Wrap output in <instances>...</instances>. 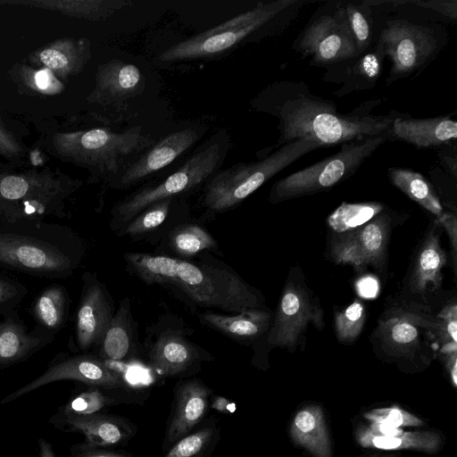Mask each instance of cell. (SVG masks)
Segmentation results:
<instances>
[{
    "label": "cell",
    "mask_w": 457,
    "mask_h": 457,
    "mask_svg": "<svg viewBox=\"0 0 457 457\" xmlns=\"http://www.w3.org/2000/svg\"><path fill=\"white\" fill-rule=\"evenodd\" d=\"M438 220L446 230L450 244L452 246V255L453 260L454 270H456V253H457V218L455 213L442 212L438 216Z\"/></svg>",
    "instance_id": "f907efd6"
},
{
    "label": "cell",
    "mask_w": 457,
    "mask_h": 457,
    "mask_svg": "<svg viewBox=\"0 0 457 457\" xmlns=\"http://www.w3.org/2000/svg\"><path fill=\"white\" fill-rule=\"evenodd\" d=\"M376 45L390 61L387 85L420 71L439 51L434 30L403 19L388 21Z\"/></svg>",
    "instance_id": "8fae6325"
},
{
    "label": "cell",
    "mask_w": 457,
    "mask_h": 457,
    "mask_svg": "<svg viewBox=\"0 0 457 457\" xmlns=\"http://www.w3.org/2000/svg\"><path fill=\"white\" fill-rule=\"evenodd\" d=\"M310 323L324 326L323 311L299 283L288 282L282 293L272 328L268 335L271 345L294 348Z\"/></svg>",
    "instance_id": "4fadbf2b"
},
{
    "label": "cell",
    "mask_w": 457,
    "mask_h": 457,
    "mask_svg": "<svg viewBox=\"0 0 457 457\" xmlns=\"http://www.w3.org/2000/svg\"><path fill=\"white\" fill-rule=\"evenodd\" d=\"M210 408L223 414H232L237 409L236 403L226 397L212 395Z\"/></svg>",
    "instance_id": "f5cc1de1"
},
{
    "label": "cell",
    "mask_w": 457,
    "mask_h": 457,
    "mask_svg": "<svg viewBox=\"0 0 457 457\" xmlns=\"http://www.w3.org/2000/svg\"><path fill=\"white\" fill-rule=\"evenodd\" d=\"M50 423L67 432L84 435V445L90 447H109L127 443L137 433V428L129 420L105 413L57 418L53 416Z\"/></svg>",
    "instance_id": "e0dca14e"
},
{
    "label": "cell",
    "mask_w": 457,
    "mask_h": 457,
    "mask_svg": "<svg viewBox=\"0 0 457 457\" xmlns=\"http://www.w3.org/2000/svg\"><path fill=\"white\" fill-rule=\"evenodd\" d=\"M173 392L171 410L162 445L163 452L203 422L213 395V391L196 378L179 380Z\"/></svg>",
    "instance_id": "5bb4252c"
},
{
    "label": "cell",
    "mask_w": 457,
    "mask_h": 457,
    "mask_svg": "<svg viewBox=\"0 0 457 457\" xmlns=\"http://www.w3.org/2000/svg\"><path fill=\"white\" fill-rule=\"evenodd\" d=\"M386 59L382 50L375 45L361 55L327 68L323 80L342 84L334 92L337 97L345 96L355 91H363L374 87L378 81Z\"/></svg>",
    "instance_id": "44dd1931"
},
{
    "label": "cell",
    "mask_w": 457,
    "mask_h": 457,
    "mask_svg": "<svg viewBox=\"0 0 457 457\" xmlns=\"http://www.w3.org/2000/svg\"><path fill=\"white\" fill-rule=\"evenodd\" d=\"M388 176L392 184L409 198L434 215H441L443 207L439 198L423 175L410 169L393 167L388 169Z\"/></svg>",
    "instance_id": "4dcf8cb0"
},
{
    "label": "cell",
    "mask_w": 457,
    "mask_h": 457,
    "mask_svg": "<svg viewBox=\"0 0 457 457\" xmlns=\"http://www.w3.org/2000/svg\"><path fill=\"white\" fill-rule=\"evenodd\" d=\"M69 457H134L123 452L106 450L103 447H90L84 444L73 445Z\"/></svg>",
    "instance_id": "681fc988"
},
{
    "label": "cell",
    "mask_w": 457,
    "mask_h": 457,
    "mask_svg": "<svg viewBox=\"0 0 457 457\" xmlns=\"http://www.w3.org/2000/svg\"><path fill=\"white\" fill-rule=\"evenodd\" d=\"M28 294V288L21 282L0 275V316L3 318L15 311Z\"/></svg>",
    "instance_id": "ee69618b"
},
{
    "label": "cell",
    "mask_w": 457,
    "mask_h": 457,
    "mask_svg": "<svg viewBox=\"0 0 457 457\" xmlns=\"http://www.w3.org/2000/svg\"><path fill=\"white\" fill-rule=\"evenodd\" d=\"M23 4L58 11L71 17L96 21L105 20L132 3L127 0H27L1 2V4Z\"/></svg>",
    "instance_id": "484cf974"
},
{
    "label": "cell",
    "mask_w": 457,
    "mask_h": 457,
    "mask_svg": "<svg viewBox=\"0 0 457 457\" xmlns=\"http://www.w3.org/2000/svg\"><path fill=\"white\" fill-rule=\"evenodd\" d=\"M380 332L386 344L395 351L407 353L418 346L419 330L409 315L387 320L381 324Z\"/></svg>",
    "instance_id": "f35d334b"
},
{
    "label": "cell",
    "mask_w": 457,
    "mask_h": 457,
    "mask_svg": "<svg viewBox=\"0 0 457 457\" xmlns=\"http://www.w3.org/2000/svg\"><path fill=\"white\" fill-rule=\"evenodd\" d=\"M446 262L438 237L431 233L426 239L417 258L411 278V288L415 292H425L428 287L437 288L442 281V269Z\"/></svg>",
    "instance_id": "f546056e"
},
{
    "label": "cell",
    "mask_w": 457,
    "mask_h": 457,
    "mask_svg": "<svg viewBox=\"0 0 457 457\" xmlns=\"http://www.w3.org/2000/svg\"><path fill=\"white\" fill-rule=\"evenodd\" d=\"M9 73L20 89L29 94L51 96L64 88L62 81L46 68L35 69L25 63H16Z\"/></svg>",
    "instance_id": "d590c367"
},
{
    "label": "cell",
    "mask_w": 457,
    "mask_h": 457,
    "mask_svg": "<svg viewBox=\"0 0 457 457\" xmlns=\"http://www.w3.org/2000/svg\"><path fill=\"white\" fill-rule=\"evenodd\" d=\"M62 380H74L105 389H125L127 387L126 381L120 373L112 369L106 361L99 357L87 354L73 356L59 354L50 361L40 376L11 393L0 403L4 404L15 401L39 387Z\"/></svg>",
    "instance_id": "7c38bea8"
},
{
    "label": "cell",
    "mask_w": 457,
    "mask_h": 457,
    "mask_svg": "<svg viewBox=\"0 0 457 457\" xmlns=\"http://www.w3.org/2000/svg\"><path fill=\"white\" fill-rule=\"evenodd\" d=\"M408 4L429 9L453 21L457 19L456 0H408Z\"/></svg>",
    "instance_id": "c3c4849f"
},
{
    "label": "cell",
    "mask_w": 457,
    "mask_h": 457,
    "mask_svg": "<svg viewBox=\"0 0 457 457\" xmlns=\"http://www.w3.org/2000/svg\"><path fill=\"white\" fill-rule=\"evenodd\" d=\"M109 390L89 386L88 388L73 394L54 416L62 418L101 413L108 407L133 400L127 396L111 395L107 393Z\"/></svg>",
    "instance_id": "d6a6232c"
},
{
    "label": "cell",
    "mask_w": 457,
    "mask_h": 457,
    "mask_svg": "<svg viewBox=\"0 0 457 457\" xmlns=\"http://www.w3.org/2000/svg\"><path fill=\"white\" fill-rule=\"evenodd\" d=\"M356 292L361 297L372 299L379 292V284L376 278L370 275L363 276L356 281Z\"/></svg>",
    "instance_id": "816d5d0a"
},
{
    "label": "cell",
    "mask_w": 457,
    "mask_h": 457,
    "mask_svg": "<svg viewBox=\"0 0 457 457\" xmlns=\"http://www.w3.org/2000/svg\"><path fill=\"white\" fill-rule=\"evenodd\" d=\"M204 326L212 328L235 340L246 341L258 337L270 325V314L260 309H249L237 314L205 312L199 314Z\"/></svg>",
    "instance_id": "d4e9b609"
},
{
    "label": "cell",
    "mask_w": 457,
    "mask_h": 457,
    "mask_svg": "<svg viewBox=\"0 0 457 457\" xmlns=\"http://www.w3.org/2000/svg\"><path fill=\"white\" fill-rule=\"evenodd\" d=\"M443 164L456 177V158L443 154L441 156Z\"/></svg>",
    "instance_id": "6f0895ef"
},
{
    "label": "cell",
    "mask_w": 457,
    "mask_h": 457,
    "mask_svg": "<svg viewBox=\"0 0 457 457\" xmlns=\"http://www.w3.org/2000/svg\"><path fill=\"white\" fill-rule=\"evenodd\" d=\"M205 357L198 348L175 332H164L153 344L148 354L149 365L164 377L187 374Z\"/></svg>",
    "instance_id": "7402d4cb"
},
{
    "label": "cell",
    "mask_w": 457,
    "mask_h": 457,
    "mask_svg": "<svg viewBox=\"0 0 457 457\" xmlns=\"http://www.w3.org/2000/svg\"><path fill=\"white\" fill-rule=\"evenodd\" d=\"M214 417L204 420L195 431L177 441L164 457H211L220 440V428Z\"/></svg>",
    "instance_id": "1f68e13d"
},
{
    "label": "cell",
    "mask_w": 457,
    "mask_h": 457,
    "mask_svg": "<svg viewBox=\"0 0 457 457\" xmlns=\"http://www.w3.org/2000/svg\"><path fill=\"white\" fill-rule=\"evenodd\" d=\"M85 245L71 228L46 220L0 219V267L49 278L73 274Z\"/></svg>",
    "instance_id": "7a4b0ae2"
},
{
    "label": "cell",
    "mask_w": 457,
    "mask_h": 457,
    "mask_svg": "<svg viewBox=\"0 0 457 457\" xmlns=\"http://www.w3.org/2000/svg\"><path fill=\"white\" fill-rule=\"evenodd\" d=\"M172 287L197 305L232 314L260 305L253 289L229 268L179 259Z\"/></svg>",
    "instance_id": "ba28073f"
},
{
    "label": "cell",
    "mask_w": 457,
    "mask_h": 457,
    "mask_svg": "<svg viewBox=\"0 0 457 457\" xmlns=\"http://www.w3.org/2000/svg\"><path fill=\"white\" fill-rule=\"evenodd\" d=\"M144 87L141 71L134 64L112 59L101 64L96 74L91 102L111 103L138 95Z\"/></svg>",
    "instance_id": "603a6c76"
},
{
    "label": "cell",
    "mask_w": 457,
    "mask_h": 457,
    "mask_svg": "<svg viewBox=\"0 0 457 457\" xmlns=\"http://www.w3.org/2000/svg\"><path fill=\"white\" fill-rule=\"evenodd\" d=\"M370 432L378 436H396L403 432L401 428H394L382 423H373L370 429Z\"/></svg>",
    "instance_id": "db71d44e"
},
{
    "label": "cell",
    "mask_w": 457,
    "mask_h": 457,
    "mask_svg": "<svg viewBox=\"0 0 457 457\" xmlns=\"http://www.w3.org/2000/svg\"><path fill=\"white\" fill-rule=\"evenodd\" d=\"M71 299L66 287L52 284L42 290L32 304V314L37 325L55 334L66 324Z\"/></svg>",
    "instance_id": "4316f807"
},
{
    "label": "cell",
    "mask_w": 457,
    "mask_h": 457,
    "mask_svg": "<svg viewBox=\"0 0 457 457\" xmlns=\"http://www.w3.org/2000/svg\"><path fill=\"white\" fill-rule=\"evenodd\" d=\"M331 253L337 263H348L355 269L366 266L355 229L339 233L332 241Z\"/></svg>",
    "instance_id": "7bdbcfd3"
},
{
    "label": "cell",
    "mask_w": 457,
    "mask_h": 457,
    "mask_svg": "<svg viewBox=\"0 0 457 457\" xmlns=\"http://www.w3.org/2000/svg\"><path fill=\"white\" fill-rule=\"evenodd\" d=\"M291 432L294 439L315 457H330L328 436L319 408L300 410L294 418Z\"/></svg>",
    "instance_id": "83f0119b"
},
{
    "label": "cell",
    "mask_w": 457,
    "mask_h": 457,
    "mask_svg": "<svg viewBox=\"0 0 457 457\" xmlns=\"http://www.w3.org/2000/svg\"><path fill=\"white\" fill-rule=\"evenodd\" d=\"M348 25L360 54L368 51L373 37L371 7L361 1L343 2Z\"/></svg>",
    "instance_id": "ab89813d"
},
{
    "label": "cell",
    "mask_w": 457,
    "mask_h": 457,
    "mask_svg": "<svg viewBox=\"0 0 457 457\" xmlns=\"http://www.w3.org/2000/svg\"><path fill=\"white\" fill-rule=\"evenodd\" d=\"M387 137L388 140H401L418 149L450 145L457 137V123L452 114L416 119L396 112Z\"/></svg>",
    "instance_id": "ac0fdd59"
},
{
    "label": "cell",
    "mask_w": 457,
    "mask_h": 457,
    "mask_svg": "<svg viewBox=\"0 0 457 457\" xmlns=\"http://www.w3.org/2000/svg\"><path fill=\"white\" fill-rule=\"evenodd\" d=\"M360 444L366 447L382 450L417 449L432 451L438 445L436 435L428 432H403L396 436H378L369 430L359 437Z\"/></svg>",
    "instance_id": "e575fe53"
},
{
    "label": "cell",
    "mask_w": 457,
    "mask_h": 457,
    "mask_svg": "<svg viewBox=\"0 0 457 457\" xmlns=\"http://www.w3.org/2000/svg\"><path fill=\"white\" fill-rule=\"evenodd\" d=\"M82 182L51 168H0V219L70 218L71 196Z\"/></svg>",
    "instance_id": "3957f363"
},
{
    "label": "cell",
    "mask_w": 457,
    "mask_h": 457,
    "mask_svg": "<svg viewBox=\"0 0 457 457\" xmlns=\"http://www.w3.org/2000/svg\"><path fill=\"white\" fill-rule=\"evenodd\" d=\"M387 136L368 137L341 145L339 151L275 182L270 200L278 203L328 190L352 177L386 141Z\"/></svg>",
    "instance_id": "52a82bcc"
},
{
    "label": "cell",
    "mask_w": 457,
    "mask_h": 457,
    "mask_svg": "<svg viewBox=\"0 0 457 457\" xmlns=\"http://www.w3.org/2000/svg\"><path fill=\"white\" fill-rule=\"evenodd\" d=\"M446 367L449 370L453 384L457 385V353L446 354Z\"/></svg>",
    "instance_id": "11a10c76"
},
{
    "label": "cell",
    "mask_w": 457,
    "mask_h": 457,
    "mask_svg": "<svg viewBox=\"0 0 457 457\" xmlns=\"http://www.w3.org/2000/svg\"><path fill=\"white\" fill-rule=\"evenodd\" d=\"M54 338L38 325L29 331L16 311L4 315L0 321V370L23 361Z\"/></svg>",
    "instance_id": "ffe728a7"
},
{
    "label": "cell",
    "mask_w": 457,
    "mask_h": 457,
    "mask_svg": "<svg viewBox=\"0 0 457 457\" xmlns=\"http://www.w3.org/2000/svg\"><path fill=\"white\" fill-rule=\"evenodd\" d=\"M172 249L181 256L189 257L204 250L218 247L214 237L202 226L186 224L176 228L170 234Z\"/></svg>",
    "instance_id": "74e56055"
},
{
    "label": "cell",
    "mask_w": 457,
    "mask_h": 457,
    "mask_svg": "<svg viewBox=\"0 0 457 457\" xmlns=\"http://www.w3.org/2000/svg\"><path fill=\"white\" fill-rule=\"evenodd\" d=\"M383 208L379 203H342L328 217V223L337 233L351 231L370 221Z\"/></svg>",
    "instance_id": "8d00e7d4"
},
{
    "label": "cell",
    "mask_w": 457,
    "mask_h": 457,
    "mask_svg": "<svg viewBox=\"0 0 457 457\" xmlns=\"http://www.w3.org/2000/svg\"><path fill=\"white\" fill-rule=\"evenodd\" d=\"M365 321V309L360 301H354L342 312L335 314V328L342 342H352L361 334Z\"/></svg>",
    "instance_id": "b9f144b4"
},
{
    "label": "cell",
    "mask_w": 457,
    "mask_h": 457,
    "mask_svg": "<svg viewBox=\"0 0 457 457\" xmlns=\"http://www.w3.org/2000/svg\"><path fill=\"white\" fill-rule=\"evenodd\" d=\"M389 218L375 217L365 226L355 228L365 265L372 264L378 269L384 262Z\"/></svg>",
    "instance_id": "836d02e7"
},
{
    "label": "cell",
    "mask_w": 457,
    "mask_h": 457,
    "mask_svg": "<svg viewBox=\"0 0 457 457\" xmlns=\"http://www.w3.org/2000/svg\"><path fill=\"white\" fill-rule=\"evenodd\" d=\"M386 100L370 99L348 113H340L334 102L313 95L304 82L282 80L261 94L257 106L278 120L277 148L302 138L313 139L323 147L387 136L396 112L372 114V110Z\"/></svg>",
    "instance_id": "6da1fadb"
},
{
    "label": "cell",
    "mask_w": 457,
    "mask_h": 457,
    "mask_svg": "<svg viewBox=\"0 0 457 457\" xmlns=\"http://www.w3.org/2000/svg\"><path fill=\"white\" fill-rule=\"evenodd\" d=\"M200 137L198 129L189 128L168 134L120 173L116 187L127 188L160 171L189 150Z\"/></svg>",
    "instance_id": "2e32d148"
},
{
    "label": "cell",
    "mask_w": 457,
    "mask_h": 457,
    "mask_svg": "<svg viewBox=\"0 0 457 457\" xmlns=\"http://www.w3.org/2000/svg\"><path fill=\"white\" fill-rule=\"evenodd\" d=\"M130 303L123 299L114 313L98 345L99 358L105 361H123L136 353Z\"/></svg>",
    "instance_id": "cb8c5ba5"
},
{
    "label": "cell",
    "mask_w": 457,
    "mask_h": 457,
    "mask_svg": "<svg viewBox=\"0 0 457 457\" xmlns=\"http://www.w3.org/2000/svg\"><path fill=\"white\" fill-rule=\"evenodd\" d=\"M90 58L91 43L87 38L62 37L33 51L28 61L49 70L62 81L80 73Z\"/></svg>",
    "instance_id": "d6986e66"
},
{
    "label": "cell",
    "mask_w": 457,
    "mask_h": 457,
    "mask_svg": "<svg viewBox=\"0 0 457 457\" xmlns=\"http://www.w3.org/2000/svg\"><path fill=\"white\" fill-rule=\"evenodd\" d=\"M227 141L209 139L182 166L161 182L136 191L112 209L118 220L128 224L151 204L188 192L207 182L219 170L227 152Z\"/></svg>",
    "instance_id": "9c48e42d"
},
{
    "label": "cell",
    "mask_w": 457,
    "mask_h": 457,
    "mask_svg": "<svg viewBox=\"0 0 457 457\" xmlns=\"http://www.w3.org/2000/svg\"><path fill=\"white\" fill-rule=\"evenodd\" d=\"M26 154L25 145L9 129L0 114V154L8 161L20 164L24 161Z\"/></svg>",
    "instance_id": "bcb514c9"
},
{
    "label": "cell",
    "mask_w": 457,
    "mask_h": 457,
    "mask_svg": "<svg viewBox=\"0 0 457 457\" xmlns=\"http://www.w3.org/2000/svg\"><path fill=\"white\" fill-rule=\"evenodd\" d=\"M124 259L131 272L145 283L172 287L179 259L144 253H126Z\"/></svg>",
    "instance_id": "f1b7e54d"
},
{
    "label": "cell",
    "mask_w": 457,
    "mask_h": 457,
    "mask_svg": "<svg viewBox=\"0 0 457 457\" xmlns=\"http://www.w3.org/2000/svg\"><path fill=\"white\" fill-rule=\"evenodd\" d=\"M44 145L56 158L87 168L91 172L115 174L124 161L147 149L153 140L142 133L139 126L120 133L95 128L81 130H62L46 134Z\"/></svg>",
    "instance_id": "277c9868"
},
{
    "label": "cell",
    "mask_w": 457,
    "mask_h": 457,
    "mask_svg": "<svg viewBox=\"0 0 457 457\" xmlns=\"http://www.w3.org/2000/svg\"><path fill=\"white\" fill-rule=\"evenodd\" d=\"M364 416L375 423H382L394 428L420 426L423 424L422 420L416 416L398 407L375 409L365 413Z\"/></svg>",
    "instance_id": "f6af8a7d"
},
{
    "label": "cell",
    "mask_w": 457,
    "mask_h": 457,
    "mask_svg": "<svg viewBox=\"0 0 457 457\" xmlns=\"http://www.w3.org/2000/svg\"><path fill=\"white\" fill-rule=\"evenodd\" d=\"M39 457H56L52 445L44 438L38 439Z\"/></svg>",
    "instance_id": "9f6ffc18"
},
{
    "label": "cell",
    "mask_w": 457,
    "mask_h": 457,
    "mask_svg": "<svg viewBox=\"0 0 457 457\" xmlns=\"http://www.w3.org/2000/svg\"><path fill=\"white\" fill-rule=\"evenodd\" d=\"M307 2L277 0L258 3L253 8L214 28L170 46L159 55V60L170 62L218 56L268 26H287Z\"/></svg>",
    "instance_id": "5b68a950"
},
{
    "label": "cell",
    "mask_w": 457,
    "mask_h": 457,
    "mask_svg": "<svg viewBox=\"0 0 457 457\" xmlns=\"http://www.w3.org/2000/svg\"><path fill=\"white\" fill-rule=\"evenodd\" d=\"M320 147L313 139H296L257 162L237 163L218 170L206 183L204 206L214 212L236 207L273 176Z\"/></svg>",
    "instance_id": "8992f818"
},
{
    "label": "cell",
    "mask_w": 457,
    "mask_h": 457,
    "mask_svg": "<svg viewBox=\"0 0 457 457\" xmlns=\"http://www.w3.org/2000/svg\"><path fill=\"white\" fill-rule=\"evenodd\" d=\"M83 282L76 312L74 341L79 351L87 352L98 345L114 312L104 285L93 274L85 273Z\"/></svg>",
    "instance_id": "9a60e30c"
},
{
    "label": "cell",
    "mask_w": 457,
    "mask_h": 457,
    "mask_svg": "<svg viewBox=\"0 0 457 457\" xmlns=\"http://www.w3.org/2000/svg\"><path fill=\"white\" fill-rule=\"evenodd\" d=\"M313 66L330 67L361 55L346 19L343 2L320 7L293 44Z\"/></svg>",
    "instance_id": "30bf717a"
},
{
    "label": "cell",
    "mask_w": 457,
    "mask_h": 457,
    "mask_svg": "<svg viewBox=\"0 0 457 457\" xmlns=\"http://www.w3.org/2000/svg\"><path fill=\"white\" fill-rule=\"evenodd\" d=\"M172 200L166 198L145 208L127 224L123 234L137 237L161 226L167 219Z\"/></svg>",
    "instance_id": "60d3db41"
},
{
    "label": "cell",
    "mask_w": 457,
    "mask_h": 457,
    "mask_svg": "<svg viewBox=\"0 0 457 457\" xmlns=\"http://www.w3.org/2000/svg\"><path fill=\"white\" fill-rule=\"evenodd\" d=\"M435 325L436 333L444 344L457 343V307L453 303L446 306L439 314Z\"/></svg>",
    "instance_id": "7dc6e473"
}]
</instances>
